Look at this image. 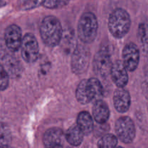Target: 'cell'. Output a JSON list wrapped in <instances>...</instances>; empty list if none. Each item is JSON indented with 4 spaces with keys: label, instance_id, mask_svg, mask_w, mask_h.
<instances>
[{
    "label": "cell",
    "instance_id": "6da1fadb",
    "mask_svg": "<svg viewBox=\"0 0 148 148\" xmlns=\"http://www.w3.org/2000/svg\"><path fill=\"white\" fill-rule=\"evenodd\" d=\"M40 34L43 42L49 47L59 45L63 34L60 21L51 15L43 18L40 23Z\"/></svg>",
    "mask_w": 148,
    "mask_h": 148
},
{
    "label": "cell",
    "instance_id": "7a4b0ae2",
    "mask_svg": "<svg viewBox=\"0 0 148 148\" xmlns=\"http://www.w3.org/2000/svg\"><path fill=\"white\" fill-rule=\"evenodd\" d=\"M103 86L99 79L90 78L83 79L78 85L76 90V98L81 104H88L101 99Z\"/></svg>",
    "mask_w": 148,
    "mask_h": 148
},
{
    "label": "cell",
    "instance_id": "3957f363",
    "mask_svg": "<svg viewBox=\"0 0 148 148\" xmlns=\"http://www.w3.org/2000/svg\"><path fill=\"white\" fill-rule=\"evenodd\" d=\"M108 30L116 38H122L128 33L131 27V18L125 10L118 8L108 17Z\"/></svg>",
    "mask_w": 148,
    "mask_h": 148
},
{
    "label": "cell",
    "instance_id": "277c9868",
    "mask_svg": "<svg viewBox=\"0 0 148 148\" xmlns=\"http://www.w3.org/2000/svg\"><path fill=\"white\" fill-rule=\"evenodd\" d=\"M98 29L97 17L92 12H85L81 16L77 26V34L83 43H90L95 40Z\"/></svg>",
    "mask_w": 148,
    "mask_h": 148
},
{
    "label": "cell",
    "instance_id": "5b68a950",
    "mask_svg": "<svg viewBox=\"0 0 148 148\" xmlns=\"http://www.w3.org/2000/svg\"><path fill=\"white\" fill-rule=\"evenodd\" d=\"M90 52L85 45H78L74 49L72 56V72L77 75H82L88 69L90 63Z\"/></svg>",
    "mask_w": 148,
    "mask_h": 148
},
{
    "label": "cell",
    "instance_id": "8992f818",
    "mask_svg": "<svg viewBox=\"0 0 148 148\" xmlns=\"http://www.w3.org/2000/svg\"><path fill=\"white\" fill-rule=\"evenodd\" d=\"M115 130L118 139L123 143L130 144L135 138V125L130 117L121 116L116 121Z\"/></svg>",
    "mask_w": 148,
    "mask_h": 148
},
{
    "label": "cell",
    "instance_id": "52a82bcc",
    "mask_svg": "<svg viewBox=\"0 0 148 148\" xmlns=\"http://www.w3.org/2000/svg\"><path fill=\"white\" fill-rule=\"evenodd\" d=\"M21 55L25 62L33 63L37 60L39 54V46L37 39L31 33H27L22 40Z\"/></svg>",
    "mask_w": 148,
    "mask_h": 148
},
{
    "label": "cell",
    "instance_id": "ba28073f",
    "mask_svg": "<svg viewBox=\"0 0 148 148\" xmlns=\"http://www.w3.org/2000/svg\"><path fill=\"white\" fill-rule=\"evenodd\" d=\"M112 62L108 51L100 50L95 54L93 60V69L95 74L101 77H106L110 75Z\"/></svg>",
    "mask_w": 148,
    "mask_h": 148
},
{
    "label": "cell",
    "instance_id": "9c48e42d",
    "mask_svg": "<svg viewBox=\"0 0 148 148\" xmlns=\"http://www.w3.org/2000/svg\"><path fill=\"white\" fill-rule=\"evenodd\" d=\"M123 63L127 71L134 72L140 62V50L137 45L130 43L124 46L122 52Z\"/></svg>",
    "mask_w": 148,
    "mask_h": 148
},
{
    "label": "cell",
    "instance_id": "30bf717a",
    "mask_svg": "<svg viewBox=\"0 0 148 148\" xmlns=\"http://www.w3.org/2000/svg\"><path fill=\"white\" fill-rule=\"evenodd\" d=\"M22 40V31L18 25H11L6 28L4 32V42L9 50L13 52L17 51L21 46Z\"/></svg>",
    "mask_w": 148,
    "mask_h": 148
},
{
    "label": "cell",
    "instance_id": "8fae6325",
    "mask_svg": "<svg viewBox=\"0 0 148 148\" xmlns=\"http://www.w3.org/2000/svg\"><path fill=\"white\" fill-rule=\"evenodd\" d=\"M111 79L118 88H124L129 81L127 69L122 61L117 60L112 64L110 71Z\"/></svg>",
    "mask_w": 148,
    "mask_h": 148
},
{
    "label": "cell",
    "instance_id": "7c38bea8",
    "mask_svg": "<svg viewBox=\"0 0 148 148\" xmlns=\"http://www.w3.org/2000/svg\"><path fill=\"white\" fill-rule=\"evenodd\" d=\"M65 136L61 129L53 127L48 130L43 137L44 146L46 147L57 148L64 146Z\"/></svg>",
    "mask_w": 148,
    "mask_h": 148
},
{
    "label": "cell",
    "instance_id": "4fadbf2b",
    "mask_svg": "<svg viewBox=\"0 0 148 148\" xmlns=\"http://www.w3.org/2000/svg\"><path fill=\"white\" fill-rule=\"evenodd\" d=\"M114 105L119 113H126L131 105V96L127 90L118 88L114 93Z\"/></svg>",
    "mask_w": 148,
    "mask_h": 148
},
{
    "label": "cell",
    "instance_id": "5bb4252c",
    "mask_svg": "<svg viewBox=\"0 0 148 148\" xmlns=\"http://www.w3.org/2000/svg\"><path fill=\"white\" fill-rule=\"evenodd\" d=\"M92 115L94 119L98 124H105L110 116V110L106 103L101 99L94 102L92 107Z\"/></svg>",
    "mask_w": 148,
    "mask_h": 148
},
{
    "label": "cell",
    "instance_id": "9a60e30c",
    "mask_svg": "<svg viewBox=\"0 0 148 148\" xmlns=\"http://www.w3.org/2000/svg\"><path fill=\"white\" fill-rule=\"evenodd\" d=\"M77 125L85 135H88L93 131V120L90 114L87 111L79 113L77 119Z\"/></svg>",
    "mask_w": 148,
    "mask_h": 148
},
{
    "label": "cell",
    "instance_id": "2e32d148",
    "mask_svg": "<svg viewBox=\"0 0 148 148\" xmlns=\"http://www.w3.org/2000/svg\"><path fill=\"white\" fill-rule=\"evenodd\" d=\"M83 134L77 125H72L66 131L65 139L69 145L72 146H79L83 141Z\"/></svg>",
    "mask_w": 148,
    "mask_h": 148
},
{
    "label": "cell",
    "instance_id": "e0dca14e",
    "mask_svg": "<svg viewBox=\"0 0 148 148\" xmlns=\"http://www.w3.org/2000/svg\"><path fill=\"white\" fill-rule=\"evenodd\" d=\"M12 142V134L10 129L4 122L0 121V147H10Z\"/></svg>",
    "mask_w": 148,
    "mask_h": 148
},
{
    "label": "cell",
    "instance_id": "ac0fdd59",
    "mask_svg": "<svg viewBox=\"0 0 148 148\" xmlns=\"http://www.w3.org/2000/svg\"><path fill=\"white\" fill-rule=\"evenodd\" d=\"M118 144V138L112 134H106L103 136L98 143V147L102 148L115 147Z\"/></svg>",
    "mask_w": 148,
    "mask_h": 148
},
{
    "label": "cell",
    "instance_id": "d6986e66",
    "mask_svg": "<svg viewBox=\"0 0 148 148\" xmlns=\"http://www.w3.org/2000/svg\"><path fill=\"white\" fill-rule=\"evenodd\" d=\"M69 1V0H44L42 5L49 9H59L67 5Z\"/></svg>",
    "mask_w": 148,
    "mask_h": 148
},
{
    "label": "cell",
    "instance_id": "ffe728a7",
    "mask_svg": "<svg viewBox=\"0 0 148 148\" xmlns=\"http://www.w3.org/2000/svg\"><path fill=\"white\" fill-rule=\"evenodd\" d=\"M138 38L141 43L148 46V25L141 23L138 27Z\"/></svg>",
    "mask_w": 148,
    "mask_h": 148
},
{
    "label": "cell",
    "instance_id": "44dd1931",
    "mask_svg": "<svg viewBox=\"0 0 148 148\" xmlns=\"http://www.w3.org/2000/svg\"><path fill=\"white\" fill-rule=\"evenodd\" d=\"M10 82L9 74L3 64L0 63V90L3 91L7 88Z\"/></svg>",
    "mask_w": 148,
    "mask_h": 148
}]
</instances>
